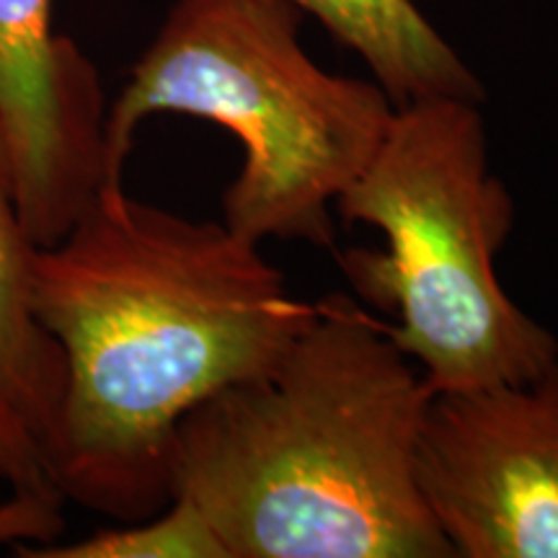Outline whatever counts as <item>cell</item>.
Masks as SVG:
<instances>
[{"label":"cell","instance_id":"1","mask_svg":"<svg viewBox=\"0 0 558 558\" xmlns=\"http://www.w3.org/2000/svg\"><path fill=\"white\" fill-rule=\"evenodd\" d=\"M65 388L47 442L65 499L117 522L171 505L179 422L275 362L316 318L259 243L104 184L32 271Z\"/></svg>","mask_w":558,"mask_h":558},{"label":"cell","instance_id":"2","mask_svg":"<svg viewBox=\"0 0 558 558\" xmlns=\"http://www.w3.org/2000/svg\"><path fill=\"white\" fill-rule=\"evenodd\" d=\"M435 393L388 329L347 298L259 375L179 422L171 499L197 507L226 558H450L416 486Z\"/></svg>","mask_w":558,"mask_h":558},{"label":"cell","instance_id":"3","mask_svg":"<svg viewBox=\"0 0 558 558\" xmlns=\"http://www.w3.org/2000/svg\"><path fill=\"white\" fill-rule=\"evenodd\" d=\"M158 114L241 140L243 169L222 197L233 233L331 248V205L380 148L396 104L378 83L318 68L295 5L177 0L107 111V184L122 181L137 128Z\"/></svg>","mask_w":558,"mask_h":558},{"label":"cell","instance_id":"4","mask_svg":"<svg viewBox=\"0 0 558 558\" xmlns=\"http://www.w3.org/2000/svg\"><path fill=\"white\" fill-rule=\"evenodd\" d=\"M337 209L388 239V251H344L339 267L362 300L393 313L388 337L432 388L527 386L558 367V339L494 269L514 207L488 171L478 101L401 104Z\"/></svg>","mask_w":558,"mask_h":558},{"label":"cell","instance_id":"5","mask_svg":"<svg viewBox=\"0 0 558 558\" xmlns=\"http://www.w3.org/2000/svg\"><path fill=\"white\" fill-rule=\"evenodd\" d=\"M416 486L463 558H558V367L527 386L435 390Z\"/></svg>","mask_w":558,"mask_h":558},{"label":"cell","instance_id":"6","mask_svg":"<svg viewBox=\"0 0 558 558\" xmlns=\"http://www.w3.org/2000/svg\"><path fill=\"white\" fill-rule=\"evenodd\" d=\"M107 111L94 62L52 29V0H0V137L37 246L58 243L107 184Z\"/></svg>","mask_w":558,"mask_h":558},{"label":"cell","instance_id":"7","mask_svg":"<svg viewBox=\"0 0 558 558\" xmlns=\"http://www.w3.org/2000/svg\"><path fill=\"white\" fill-rule=\"evenodd\" d=\"M311 13L333 39L360 54L393 104L484 99V88L456 47L414 0H282Z\"/></svg>","mask_w":558,"mask_h":558},{"label":"cell","instance_id":"8","mask_svg":"<svg viewBox=\"0 0 558 558\" xmlns=\"http://www.w3.org/2000/svg\"><path fill=\"white\" fill-rule=\"evenodd\" d=\"M37 248L21 220L9 153L0 137V378L47 448L65 388V362L34 313L32 271Z\"/></svg>","mask_w":558,"mask_h":558},{"label":"cell","instance_id":"9","mask_svg":"<svg viewBox=\"0 0 558 558\" xmlns=\"http://www.w3.org/2000/svg\"><path fill=\"white\" fill-rule=\"evenodd\" d=\"M24 558H226L205 514L184 499L150 518L122 522L73 543H45L19 548Z\"/></svg>","mask_w":558,"mask_h":558},{"label":"cell","instance_id":"10","mask_svg":"<svg viewBox=\"0 0 558 558\" xmlns=\"http://www.w3.org/2000/svg\"><path fill=\"white\" fill-rule=\"evenodd\" d=\"M0 481L11 494H37L65 501L54 486L45 439L0 378Z\"/></svg>","mask_w":558,"mask_h":558},{"label":"cell","instance_id":"11","mask_svg":"<svg viewBox=\"0 0 558 558\" xmlns=\"http://www.w3.org/2000/svg\"><path fill=\"white\" fill-rule=\"evenodd\" d=\"M62 499L9 494L0 499V548H29L54 543L62 533Z\"/></svg>","mask_w":558,"mask_h":558}]
</instances>
